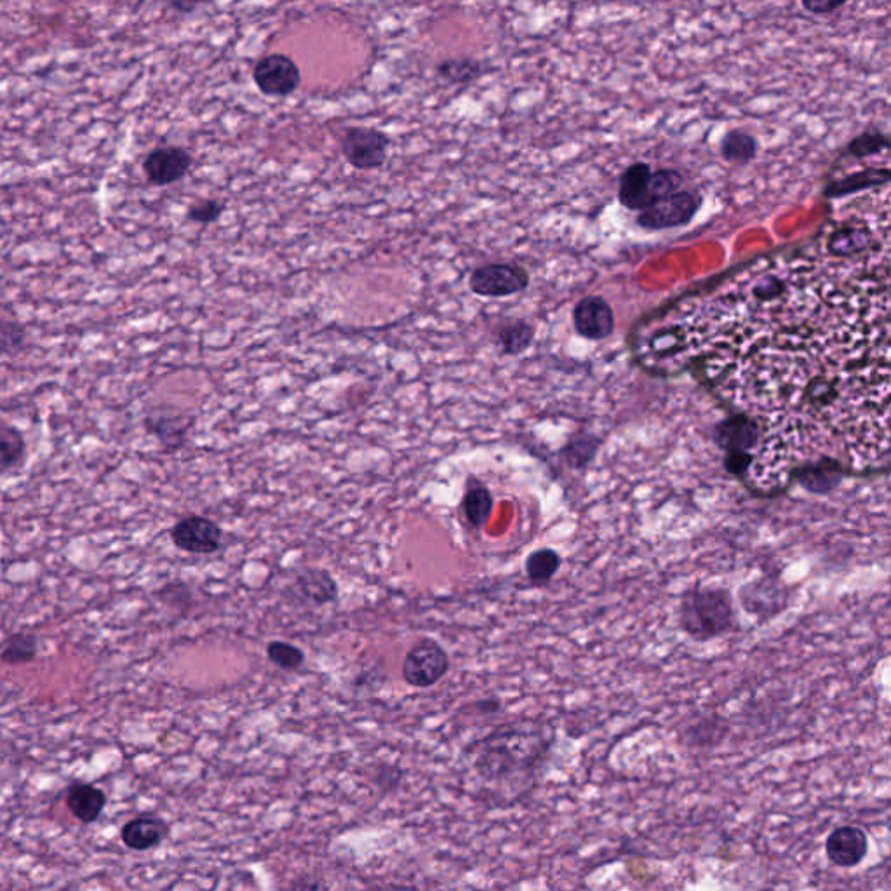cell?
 Instances as JSON below:
<instances>
[{
    "mask_svg": "<svg viewBox=\"0 0 891 891\" xmlns=\"http://www.w3.org/2000/svg\"><path fill=\"white\" fill-rule=\"evenodd\" d=\"M171 540L188 554H215L222 547L223 531L213 519L202 516L183 517L173 526Z\"/></svg>",
    "mask_w": 891,
    "mask_h": 891,
    "instance_id": "30bf717a",
    "label": "cell"
},
{
    "mask_svg": "<svg viewBox=\"0 0 891 891\" xmlns=\"http://www.w3.org/2000/svg\"><path fill=\"white\" fill-rule=\"evenodd\" d=\"M166 836L168 825L162 818L152 815H141L129 820L121 831L122 843L134 851L154 850Z\"/></svg>",
    "mask_w": 891,
    "mask_h": 891,
    "instance_id": "5bb4252c",
    "label": "cell"
},
{
    "mask_svg": "<svg viewBox=\"0 0 891 891\" xmlns=\"http://www.w3.org/2000/svg\"><path fill=\"white\" fill-rule=\"evenodd\" d=\"M449 670L448 653L434 639H420L404 657L402 677L413 688H430L439 683Z\"/></svg>",
    "mask_w": 891,
    "mask_h": 891,
    "instance_id": "5b68a950",
    "label": "cell"
},
{
    "mask_svg": "<svg viewBox=\"0 0 891 891\" xmlns=\"http://www.w3.org/2000/svg\"><path fill=\"white\" fill-rule=\"evenodd\" d=\"M758 150L759 143L756 136L742 129H731L721 140V155L724 161L733 164H749L756 159Z\"/></svg>",
    "mask_w": 891,
    "mask_h": 891,
    "instance_id": "7402d4cb",
    "label": "cell"
},
{
    "mask_svg": "<svg viewBox=\"0 0 891 891\" xmlns=\"http://www.w3.org/2000/svg\"><path fill=\"white\" fill-rule=\"evenodd\" d=\"M726 721L717 716L700 717L683 733L684 742L698 749H709L723 742L726 737Z\"/></svg>",
    "mask_w": 891,
    "mask_h": 891,
    "instance_id": "44dd1931",
    "label": "cell"
},
{
    "mask_svg": "<svg viewBox=\"0 0 891 891\" xmlns=\"http://www.w3.org/2000/svg\"><path fill=\"white\" fill-rule=\"evenodd\" d=\"M267 657L272 664L281 669H300L305 664V653L295 644L282 643V641H270L267 644Z\"/></svg>",
    "mask_w": 891,
    "mask_h": 891,
    "instance_id": "f546056e",
    "label": "cell"
},
{
    "mask_svg": "<svg viewBox=\"0 0 891 891\" xmlns=\"http://www.w3.org/2000/svg\"><path fill=\"white\" fill-rule=\"evenodd\" d=\"M256 88L265 96L286 98L295 93L302 82V72L286 54H268L256 63L253 70Z\"/></svg>",
    "mask_w": 891,
    "mask_h": 891,
    "instance_id": "ba28073f",
    "label": "cell"
},
{
    "mask_svg": "<svg viewBox=\"0 0 891 891\" xmlns=\"http://www.w3.org/2000/svg\"><path fill=\"white\" fill-rule=\"evenodd\" d=\"M563 566V557L557 550L542 547L531 552L524 561V573L533 585H547Z\"/></svg>",
    "mask_w": 891,
    "mask_h": 891,
    "instance_id": "d6986e66",
    "label": "cell"
},
{
    "mask_svg": "<svg viewBox=\"0 0 891 891\" xmlns=\"http://www.w3.org/2000/svg\"><path fill=\"white\" fill-rule=\"evenodd\" d=\"M225 206L222 202L215 199H206V201L192 204L187 211L188 222L199 223V225H211L222 218Z\"/></svg>",
    "mask_w": 891,
    "mask_h": 891,
    "instance_id": "4dcf8cb0",
    "label": "cell"
},
{
    "mask_svg": "<svg viewBox=\"0 0 891 891\" xmlns=\"http://www.w3.org/2000/svg\"><path fill=\"white\" fill-rule=\"evenodd\" d=\"M530 284V275L524 268L512 263H488L477 267L469 275V288L481 298H505L517 295Z\"/></svg>",
    "mask_w": 891,
    "mask_h": 891,
    "instance_id": "8992f818",
    "label": "cell"
},
{
    "mask_svg": "<svg viewBox=\"0 0 891 891\" xmlns=\"http://www.w3.org/2000/svg\"><path fill=\"white\" fill-rule=\"evenodd\" d=\"M483 74V65L477 60L460 56V58H449L443 63L437 65V75L443 81L451 82V84H470L476 81Z\"/></svg>",
    "mask_w": 891,
    "mask_h": 891,
    "instance_id": "d4e9b609",
    "label": "cell"
},
{
    "mask_svg": "<svg viewBox=\"0 0 891 891\" xmlns=\"http://www.w3.org/2000/svg\"><path fill=\"white\" fill-rule=\"evenodd\" d=\"M890 147V138L888 134L881 131H865L858 134L853 140L846 145L845 155L855 157V159H865L872 155H879Z\"/></svg>",
    "mask_w": 891,
    "mask_h": 891,
    "instance_id": "83f0119b",
    "label": "cell"
},
{
    "mask_svg": "<svg viewBox=\"0 0 891 891\" xmlns=\"http://www.w3.org/2000/svg\"><path fill=\"white\" fill-rule=\"evenodd\" d=\"M37 655V639L30 634H16L7 641L0 658L11 665L28 664Z\"/></svg>",
    "mask_w": 891,
    "mask_h": 891,
    "instance_id": "f1b7e54d",
    "label": "cell"
},
{
    "mask_svg": "<svg viewBox=\"0 0 891 891\" xmlns=\"http://www.w3.org/2000/svg\"><path fill=\"white\" fill-rule=\"evenodd\" d=\"M851 0H801L804 11L811 14H832L845 7Z\"/></svg>",
    "mask_w": 891,
    "mask_h": 891,
    "instance_id": "1f68e13d",
    "label": "cell"
},
{
    "mask_svg": "<svg viewBox=\"0 0 891 891\" xmlns=\"http://www.w3.org/2000/svg\"><path fill=\"white\" fill-rule=\"evenodd\" d=\"M650 164L646 162H636L629 168L625 169L624 175L620 178V202L629 209L648 208L650 206V185H651Z\"/></svg>",
    "mask_w": 891,
    "mask_h": 891,
    "instance_id": "9a60e30c",
    "label": "cell"
},
{
    "mask_svg": "<svg viewBox=\"0 0 891 891\" xmlns=\"http://www.w3.org/2000/svg\"><path fill=\"white\" fill-rule=\"evenodd\" d=\"M573 319L578 333L589 340H604L613 333V310L603 298L589 296L582 300Z\"/></svg>",
    "mask_w": 891,
    "mask_h": 891,
    "instance_id": "4fadbf2b",
    "label": "cell"
},
{
    "mask_svg": "<svg viewBox=\"0 0 891 891\" xmlns=\"http://www.w3.org/2000/svg\"><path fill=\"white\" fill-rule=\"evenodd\" d=\"M886 242L841 228L824 253L751 263L698 298L690 328L653 336L651 357L684 354L751 427L756 488L796 465L806 479L888 462Z\"/></svg>",
    "mask_w": 891,
    "mask_h": 891,
    "instance_id": "6da1fadb",
    "label": "cell"
},
{
    "mask_svg": "<svg viewBox=\"0 0 891 891\" xmlns=\"http://www.w3.org/2000/svg\"><path fill=\"white\" fill-rule=\"evenodd\" d=\"M296 587L300 589L303 597H307L317 606L335 603L338 594H340L335 578L331 577L328 571L317 570V568L303 570L296 578Z\"/></svg>",
    "mask_w": 891,
    "mask_h": 891,
    "instance_id": "ac0fdd59",
    "label": "cell"
},
{
    "mask_svg": "<svg viewBox=\"0 0 891 891\" xmlns=\"http://www.w3.org/2000/svg\"><path fill=\"white\" fill-rule=\"evenodd\" d=\"M65 801H67L68 810L77 820H81L84 824H93L105 808L107 796H105V792L94 785L77 782V784L68 787Z\"/></svg>",
    "mask_w": 891,
    "mask_h": 891,
    "instance_id": "2e32d148",
    "label": "cell"
},
{
    "mask_svg": "<svg viewBox=\"0 0 891 891\" xmlns=\"http://www.w3.org/2000/svg\"><path fill=\"white\" fill-rule=\"evenodd\" d=\"M890 181V171L886 168H869L848 176L845 180L836 181L829 187V192L834 195L850 194L862 188L879 187Z\"/></svg>",
    "mask_w": 891,
    "mask_h": 891,
    "instance_id": "484cf974",
    "label": "cell"
},
{
    "mask_svg": "<svg viewBox=\"0 0 891 891\" xmlns=\"http://www.w3.org/2000/svg\"><path fill=\"white\" fill-rule=\"evenodd\" d=\"M27 347V328L16 321L0 315V357H14Z\"/></svg>",
    "mask_w": 891,
    "mask_h": 891,
    "instance_id": "4316f807",
    "label": "cell"
},
{
    "mask_svg": "<svg viewBox=\"0 0 891 891\" xmlns=\"http://www.w3.org/2000/svg\"><path fill=\"white\" fill-rule=\"evenodd\" d=\"M390 138L375 128H350L342 136V154L352 168L373 171L389 157Z\"/></svg>",
    "mask_w": 891,
    "mask_h": 891,
    "instance_id": "52a82bcc",
    "label": "cell"
},
{
    "mask_svg": "<svg viewBox=\"0 0 891 891\" xmlns=\"http://www.w3.org/2000/svg\"><path fill=\"white\" fill-rule=\"evenodd\" d=\"M677 624L697 643L726 636L737 627V610L731 590L702 582L693 583L679 597Z\"/></svg>",
    "mask_w": 891,
    "mask_h": 891,
    "instance_id": "3957f363",
    "label": "cell"
},
{
    "mask_svg": "<svg viewBox=\"0 0 891 891\" xmlns=\"http://www.w3.org/2000/svg\"><path fill=\"white\" fill-rule=\"evenodd\" d=\"M496 340H498V345L502 347L503 354L519 356L533 342V328H531L528 322L510 321L498 328Z\"/></svg>",
    "mask_w": 891,
    "mask_h": 891,
    "instance_id": "cb8c5ba5",
    "label": "cell"
},
{
    "mask_svg": "<svg viewBox=\"0 0 891 891\" xmlns=\"http://www.w3.org/2000/svg\"><path fill=\"white\" fill-rule=\"evenodd\" d=\"M204 2H211V0H168L169 6L180 13H192Z\"/></svg>",
    "mask_w": 891,
    "mask_h": 891,
    "instance_id": "d6a6232c",
    "label": "cell"
},
{
    "mask_svg": "<svg viewBox=\"0 0 891 891\" xmlns=\"http://www.w3.org/2000/svg\"><path fill=\"white\" fill-rule=\"evenodd\" d=\"M552 742V735L538 724H505L481 742L476 771L486 782H517L526 789Z\"/></svg>",
    "mask_w": 891,
    "mask_h": 891,
    "instance_id": "7a4b0ae2",
    "label": "cell"
},
{
    "mask_svg": "<svg viewBox=\"0 0 891 891\" xmlns=\"http://www.w3.org/2000/svg\"><path fill=\"white\" fill-rule=\"evenodd\" d=\"M792 585L780 573H766L744 583L738 592L740 604L749 615L761 622L782 615L792 603Z\"/></svg>",
    "mask_w": 891,
    "mask_h": 891,
    "instance_id": "277c9868",
    "label": "cell"
},
{
    "mask_svg": "<svg viewBox=\"0 0 891 891\" xmlns=\"http://www.w3.org/2000/svg\"><path fill=\"white\" fill-rule=\"evenodd\" d=\"M194 157L181 147L154 148L143 161V171L154 187H168L183 180L192 169Z\"/></svg>",
    "mask_w": 891,
    "mask_h": 891,
    "instance_id": "7c38bea8",
    "label": "cell"
},
{
    "mask_svg": "<svg viewBox=\"0 0 891 891\" xmlns=\"http://www.w3.org/2000/svg\"><path fill=\"white\" fill-rule=\"evenodd\" d=\"M825 855L839 869H853L869 855V836L857 825H839L825 841Z\"/></svg>",
    "mask_w": 891,
    "mask_h": 891,
    "instance_id": "8fae6325",
    "label": "cell"
},
{
    "mask_svg": "<svg viewBox=\"0 0 891 891\" xmlns=\"http://www.w3.org/2000/svg\"><path fill=\"white\" fill-rule=\"evenodd\" d=\"M697 209L698 201L695 194L677 190L669 197H664L648 208L641 209L637 222L648 230L681 227L684 223L690 222Z\"/></svg>",
    "mask_w": 891,
    "mask_h": 891,
    "instance_id": "9c48e42d",
    "label": "cell"
},
{
    "mask_svg": "<svg viewBox=\"0 0 891 891\" xmlns=\"http://www.w3.org/2000/svg\"><path fill=\"white\" fill-rule=\"evenodd\" d=\"M462 510L467 523L476 530H481L490 521L491 512H493V495L488 490V486L476 477H469V481L465 484Z\"/></svg>",
    "mask_w": 891,
    "mask_h": 891,
    "instance_id": "e0dca14e",
    "label": "cell"
},
{
    "mask_svg": "<svg viewBox=\"0 0 891 891\" xmlns=\"http://www.w3.org/2000/svg\"><path fill=\"white\" fill-rule=\"evenodd\" d=\"M27 455V443L20 430L0 423V472H6L20 465Z\"/></svg>",
    "mask_w": 891,
    "mask_h": 891,
    "instance_id": "603a6c76",
    "label": "cell"
},
{
    "mask_svg": "<svg viewBox=\"0 0 891 891\" xmlns=\"http://www.w3.org/2000/svg\"><path fill=\"white\" fill-rule=\"evenodd\" d=\"M145 427L168 449H178L185 444L190 423L180 416L152 415L145 418Z\"/></svg>",
    "mask_w": 891,
    "mask_h": 891,
    "instance_id": "ffe728a7",
    "label": "cell"
}]
</instances>
